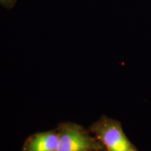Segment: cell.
I'll return each mask as SVG.
<instances>
[{
    "instance_id": "obj_2",
    "label": "cell",
    "mask_w": 151,
    "mask_h": 151,
    "mask_svg": "<svg viewBox=\"0 0 151 151\" xmlns=\"http://www.w3.org/2000/svg\"><path fill=\"white\" fill-rule=\"evenodd\" d=\"M59 143L56 151H101L104 147L82 126L72 122L61 124L58 129Z\"/></svg>"
},
{
    "instance_id": "obj_4",
    "label": "cell",
    "mask_w": 151,
    "mask_h": 151,
    "mask_svg": "<svg viewBox=\"0 0 151 151\" xmlns=\"http://www.w3.org/2000/svg\"><path fill=\"white\" fill-rule=\"evenodd\" d=\"M16 1L17 0H0V2L3 4L5 6L11 8V7H13L15 5Z\"/></svg>"
},
{
    "instance_id": "obj_1",
    "label": "cell",
    "mask_w": 151,
    "mask_h": 151,
    "mask_svg": "<svg viewBox=\"0 0 151 151\" xmlns=\"http://www.w3.org/2000/svg\"><path fill=\"white\" fill-rule=\"evenodd\" d=\"M90 131L106 151H139L124 133L118 121L102 116L90 127Z\"/></svg>"
},
{
    "instance_id": "obj_3",
    "label": "cell",
    "mask_w": 151,
    "mask_h": 151,
    "mask_svg": "<svg viewBox=\"0 0 151 151\" xmlns=\"http://www.w3.org/2000/svg\"><path fill=\"white\" fill-rule=\"evenodd\" d=\"M59 143L58 131L39 132L26 140L22 151H56Z\"/></svg>"
}]
</instances>
